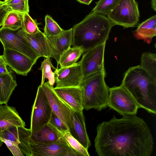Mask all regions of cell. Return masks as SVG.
Returning <instances> with one entry per match:
<instances>
[{
    "mask_svg": "<svg viewBox=\"0 0 156 156\" xmlns=\"http://www.w3.org/2000/svg\"><path fill=\"white\" fill-rule=\"evenodd\" d=\"M51 68L53 69H55L52 63L51 59L50 58H45L41 62L40 67L38 69L41 71L42 73L41 86H42L43 85L46 78L48 80L51 85L53 86L55 84V73L52 71Z\"/></svg>",
    "mask_w": 156,
    "mask_h": 156,
    "instance_id": "cell-26",
    "label": "cell"
},
{
    "mask_svg": "<svg viewBox=\"0 0 156 156\" xmlns=\"http://www.w3.org/2000/svg\"><path fill=\"white\" fill-rule=\"evenodd\" d=\"M63 136L62 134L48 122L43 128L31 133L30 144H46L55 141Z\"/></svg>",
    "mask_w": 156,
    "mask_h": 156,
    "instance_id": "cell-19",
    "label": "cell"
},
{
    "mask_svg": "<svg viewBox=\"0 0 156 156\" xmlns=\"http://www.w3.org/2000/svg\"><path fill=\"white\" fill-rule=\"evenodd\" d=\"M151 7L152 8L156 11V0H151Z\"/></svg>",
    "mask_w": 156,
    "mask_h": 156,
    "instance_id": "cell-38",
    "label": "cell"
},
{
    "mask_svg": "<svg viewBox=\"0 0 156 156\" xmlns=\"http://www.w3.org/2000/svg\"><path fill=\"white\" fill-rule=\"evenodd\" d=\"M18 140L20 142L18 147L21 151L27 156H33L30 147V136L31 132L30 129L24 126L18 127Z\"/></svg>",
    "mask_w": 156,
    "mask_h": 156,
    "instance_id": "cell-23",
    "label": "cell"
},
{
    "mask_svg": "<svg viewBox=\"0 0 156 156\" xmlns=\"http://www.w3.org/2000/svg\"><path fill=\"white\" fill-rule=\"evenodd\" d=\"M18 30H12L0 28V41L4 48H9L20 52L36 63L40 56L33 50L27 40L19 32Z\"/></svg>",
    "mask_w": 156,
    "mask_h": 156,
    "instance_id": "cell-8",
    "label": "cell"
},
{
    "mask_svg": "<svg viewBox=\"0 0 156 156\" xmlns=\"http://www.w3.org/2000/svg\"><path fill=\"white\" fill-rule=\"evenodd\" d=\"M3 55L7 65L18 75L27 76L35 64L25 55L11 49L4 48Z\"/></svg>",
    "mask_w": 156,
    "mask_h": 156,
    "instance_id": "cell-13",
    "label": "cell"
},
{
    "mask_svg": "<svg viewBox=\"0 0 156 156\" xmlns=\"http://www.w3.org/2000/svg\"><path fill=\"white\" fill-rule=\"evenodd\" d=\"M41 23H38L36 19H32L29 13H25L23 14V22L21 29L26 33L34 34L41 31L38 26Z\"/></svg>",
    "mask_w": 156,
    "mask_h": 156,
    "instance_id": "cell-31",
    "label": "cell"
},
{
    "mask_svg": "<svg viewBox=\"0 0 156 156\" xmlns=\"http://www.w3.org/2000/svg\"><path fill=\"white\" fill-rule=\"evenodd\" d=\"M25 126V123L13 107L0 104V132L12 127Z\"/></svg>",
    "mask_w": 156,
    "mask_h": 156,
    "instance_id": "cell-18",
    "label": "cell"
},
{
    "mask_svg": "<svg viewBox=\"0 0 156 156\" xmlns=\"http://www.w3.org/2000/svg\"><path fill=\"white\" fill-rule=\"evenodd\" d=\"M45 25L44 27V35L47 37L56 35L63 30L58 23L49 15L45 17Z\"/></svg>",
    "mask_w": 156,
    "mask_h": 156,
    "instance_id": "cell-30",
    "label": "cell"
},
{
    "mask_svg": "<svg viewBox=\"0 0 156 156\" xmlns=\"http://www.w3.org/2000/svg\"><path fill=\"white\" fill-rule=\"evenodd\" d=\"M107 16L114 25L124 28L134 27L140 17L138 3L135 0H119Z\"/></svg>",
    "mask_w": 156,
    "mask_h": 156,
    "instance_id": "cell-5",
    "label": "cell"
},
{
    "mask_svg": "<svg viewBox=\"0 0 156 156\" xmlns=\"http://www.w3.org/2000/svg\"><path fill=\"white\" fill-rule=\"evenodd\" d=\"M80 3L89 5L93 0H76Z\"/></svg>",
    "mask_w": 156,
    "mask_h": 156,
    "instance_id": "cell-37",
    "label": "cell"
},
{
    "mask_svg": "<svg viewBox=\"0 0 156 156\" xmlns=\"http://www.w3.org/2000/svg\"><path fill=\"white\" fill-rule=\"evenodd\" d=\"M133 35L137 39L143 40L149 44L156 35V15L151 17L140 24Z\"/></svg>",
    "mask_w": 156,
    "mask_h": 156,
    "instance_id": "cell-20",
    "label": "cell"
},
{
    "mask_svg": "<svg viewBox=\"0 0 156 156\" xmlns=\"http://www.w3.org/2000/svg\"><path fill=\"white\" fill-rule=\"evenodd\" d=\"M63 135L66 132L69 131L67 128L61 120L52 112L48 122Z\"/></svg>",
    "mask_w": 156,
    "mask_h": 156,
    "instance_id": "cell-33",
    "label": "cell"
},
{
    "mask_svg": "<svg viewBox=\"0 0 156 156\" xmlns=\"http://www.w3.org/2000/svg\"><path fill=\"white\" fill-rule=\"evenodd\" d=\"M42 87L52 112L61 120L70 132L72 122V108L58 95L48 81L44 82Z\"/></svg>",
    "mask_w": 156,
    "mask_h": 156,
    "instance_id": "cell-10",
    "label": "cell"
},
{
    "mask_svg": "<svg viewBox=\"0 0 156 156\" xmlns=\"http://www.w3.org/2000/svg\"><path fill=\"white\" fill-rule=\"evenodd\" d=\"M119 0H99L92 12L104 16L108 15L115 7Z\"/></svg>",
    "mask_w": 156,
    "mask_h": 156,
    "instance_id": "cell-29",
    "label": "cell"
},
{
    "mask_svg": "<svg viewBox=\"0 0 156 156\" xmlns=\"http://www.w3.org/2000/svg\"><path fill=\"white\" fill-rule=\"evenodd\" d=\"M140 67L154 80L156 81V54L145 52L141 55Z\"/></svg>",
    "mask_w": 156,
    "mask_h": 156,
    "instance_id": "cell-24",
    "label": "cell"
},
{
    "mask_svg": "<svg viewBox=\"0 0 156 156\" xmlns=\"http://www.w3.org/2000/svg\"><path fill=\"white\" fill-rule=\"evenodd\" d=\"M105 72L92 74L82 82L80 86L83 91L84 109L88 110L94 109L98 111L108 106L109 87L105 80Z\"/></svg>",
    "mask_w": 156,
    "mask_h": 156,
    "instance_id": "cell-4",
    "label": "cell"
},
{
    "mask_svg": "<svg viewBox=\"0 0 156 156\" xmlns=\"http://www.w3.org/2000/svg\"><path fill=\"white\" fill-rule=\"evenodd\" d=\"M94 140L99 156H151L154 141L145 122L136 115H114L97 127Z\"/></svg>",
    "mask_w": 156,
    "mask_h": 156,
    "instance_id": "cell-1",
    "label": "cell"
},
{
    "mask_svg": "<svg viewBox=\"0 0 156 156\" xmlns=\"http://www.w3.org/2000/svg\"><path fill=\"white\" fill-rule=\"evenodd\" d=\"M84 52L83 50L79 47L69 48L60 57L59 64L60 67H67L74 65Z\"/></svg>",
    "mask_w": 156,
    "mask_h": 156,
    "instance_id": "cell-22",
    "label": "cell"
},
{
    "mask_svg": "<svg viewBox=\"0 0 156 156\" xmlns=\"http://www.w3.org/2000/svg\"><path fill=\"white\" fill-rule=\"evenodd\" d=\"M52 111L42 86L37 89L31 112L30 129L31 133L43 128L49 122Z\"/></svg>",
    "mask_w": 156,
    "mask_h": 156,
    "instance_id": "cell-7",
    "label": "cell"
},
{
    "mask_svg": "<svg viewBox=\"0 0 156 156\" xmlns=\"http://www.w3.org/2000/svg\"><path fill=\"white\" fill-rule=\"evenodd\" d=\"M121 85L133 97L140 108L156 113V81L140 66L131 67L126 72Z\"/></svg>",
    "mask_w": 156,
    "mask_h": 156,
    "instance_id": "cell-3",
    "label": "cell"
},
{
    "mask_svg": "<svg viewBox=\"0 0 156 156\" xmlns=\"http://www.w3.org/2000/svg\"><path fill=\"white\" fill-rule=\"evenodd\" d=\"M17 86L11 71L0 74V104L7 105Z\"/></svg>",
    "mask_w": 156,
    "mask_h": 156,
    "instance_id": "cell-21",
    "label": "cell"
},
{
    "mask_svg": "<svg viewBox=\"0 0 156 156\" xmlns=\"http://www.w3.org/2000/svg\"><path fill=\"white\" fill-rule=\"evenodd\" d=\"M114 25L105 16L91 12L72 28V45L84 52L105 42Z\"/></svg>",
    "mask_w": 156,
    "mask_h": 156,
    "instance_id": "cell-2",
    "label": "cell"
},
{
    "mask_svg": "<svg viewBox=\"0 0 156 156\" xmlns=\"http://www.w3.org/2000/svg\"><path fill=\"white\" fill-rule=\"evenodd\" d=\"M3 142L0 139V147L3 144Z\"/></svg>",
    "mask_w": 156,
    "mask_h": 156,
    "instance_id": "cell-40",
    "label": "cell"
},
{
    "mask_svg": "<svg viewBox=\"0 0 156 156\" xmlns=\"http://www.w3.org/2000/svg\"><path fill=\"white\" fill-rule=\"evenodd\" d=\"M63 137L66 140L69 146L77 153L78 156H89L90 155L86 148L71 134L67 131L63 135Z\"/></svg>",
    "mask_w": 156,
    "mask_h": 156,
    "instance_id": "cell-28",
    "label": "cell"
},
{
    "mask_svg": "<svg viewBox=\"0 0 156 156\" xmlns=\"http://www.w3.org/2000/svg\"><path fill=\"white\" fill-rule=\"evenodd\" d=\"M4 142L9 150L14 156H24L23 154L21 151L18 147L10 141L3 140Z\"/></svg>",
    "mask_w": 156,
    "mask_h": 156,
    "instance_id": "cell-34",
    "label": "cell"
},
{
    "mask_svg": "<svg viewBox=\"0 0 156 156\" xmlns=\"http://www.w3.org/2000/svg\"><path fill=\"white\" fill-rule=\"evenodd\" d=\"M72 122L70 132L72 135L88 149L91 143L86 130L84 117L83 111L72 109Z\"/></svg>",
    "mask_w": 156,
    "mask_h": 156,
    "instance_id": "cell-16",
    "label": "cell"
},
{
    "mask_svg": "<svg viewBox=\"0 0 156 156\" xmlns=\"http://www.w3.org/2000/svg\"><path fill=\"white\" fill-rule=\"evenodd\" d=\"M3 5L8 11H13L22 14L29 13L28 0H4Z\"/></svg>",
    "mask_w": 156,
    "mask_h": 156,
    "instance_id": "cell-27",
    "label": "cell"
},
{
    "mask_svg": "<svg viewBox=\"0 0 156 156\" xmlns=\"http://www.w3.org/2000/svg\"><path fill=\"white\" fill-rule=\"evenodd\" d=\"M3 6V1H0V9Z\"/></svg>",
    "mask_w": 156,
    "mask_h": 156,
    "instance_id": "cell-39",
    "label": "cell"
},
{
    "mask_svg": "<svg viewBox=\"0 0 156 156\" xmlns=\"http://www.w3.org/2000/svg\"><path fill=\"white\" fill-rule=\"evenodd\" d=\"M18 31L27 40L32 48L41 57H51V49L43 33L40 31L35 34H30L21 28Z\"/></svg>",
    "mask_w": 156,
    "mask_h": 156,
    "instance_id": "cell-17",
    "label": "cell"
},
{
    "mask_svg": "<svg viewBox=\"0 0 156 156\" xmlns=\"http://www.w3.org/2000/svg\"><path fill=\"white\" fill-rule=\"evenodd\" d=\"M23 14L13 11H9L1 28L12 30H16L21 28L23 24Z\"/></svg>",
    "mask_w": 156,
    "mask_h": 156,
    "instance_id": "cell-25",
    "label": "cell"
},
{
    "mask_svg": "<svg viewBox=\"0 0 156 156\" xmlns=\"http://www.w3.org/2000/svg\"><path fill=\"white\" fill-rule=\"evenodd\" d=\"M46 37L51 49V57L56 61L57 63V67H58L61 55L72 45L73 29L72 28L67 30L63 29L56 35Z\"/></svg>",
    "mask_w": 156,
    "mask_h": 156,
    "instance_id": "cell-14",
    "label": "cell"
},
{
    "mask_svg": "<svg viewBox=\"0 0 156 156\" xmlns=\"http://www.w3.org/2000/svg\"><path fill=\"white\" fill-rule=\"evenodd\" d=\"M106 42L101 44L84 52L80 65L83 80L89 76L100 72H105L104 56Z\"/></svg>",
    "mask_w": 156,
    "mask_h": 156,
    "instance_id": "cell-9",
    "label": "cell"
},
{
    "mask_svg": "<svg viewBox=\"0 0 156 156\" xmlns=\"http://www.w3.org/2000/svg\"><path fill=\"white\" fill-rule=\"evenodd\" d=\"M108 105L122 116L136 115L140 108L131 94L121 85L109 88Z\"/></svg>",
    "mask_w": 156,
    "mask_h": 156,
    "instance_id": "cell-6",
    "label": "cell"
},
{
    "mask_svg": "<svg viewBox=\"0 0 156 156\" xmlns=\"http://www.w3.org/2000/svg\"><path fill=\"white\" fill-rule=\"evenodd\" d=\"M7 66L3 55H0V74L9 71Z\"/></svg>",
    "mask_w": 156,
    "mask_h": 156,
    "instance_id": "cell-35",
    "label": "cell"
},
{
    "mask_svg": "<svg viewBox=\"0 0 156 156\" xmlns=\"http://www.w3.org/2000/svg\"><path fill=\"white\" fill-rule=\"evenodd\" d=\"M33 156H78L62 136L46 144H31Z\"/></svg>",
    "mask_w": 156,
    "mask_h": 156,
    "instance_id": "cell-11",
    "label": "cell"
},
{
    "mask_svg": "<svg viewBox=\"0 0 156 156\" xmlns=\"http://www.w3.org/2000/svg\"><path fill=\"white\" fill-rule=\"evenodd\" d=\"M54 73L56 88L80 86L83 81L81 66L78 62L70 66L57 67Z\"/></svg>",
    "mask_w": 156,
    "mask_h": 156,
    "instance_id": "cell-12",
    "label": "cell"
},
{
    "mask_svg": "<svg viewBox=\"0 0 156 156\" xmlns=\"http://www.w3.org/2000/svg\"><path fill=\"white\" fill-rule=\"evenodd\" d=\"M0 139L2 141H10L18 146L20 142L18 140V127H12L0 132Z\"/></svg>",
    "mask_w": 156,
    "mask_h": 156,
    "instance_id": "cell-32",
    "label": "cell"
},
{
    "mask_svg": "<svg viewBox=\"0 0 156 156\" xmlns=\"http://www.w3.org/2000/svg\"><path fill=\"white\" fill-rule=\"evenodd\" d=\"M58 95L73 110L79 111L84 109L83 91L80 86L54 88Z\"/></svg>",
    "mask_w": 156,
    "mask_h": 156,
    "instance_id": "cell-15",
    "label": "cell"
},
{
    "mask_svg": "<svg viewBox=\"0 0 156 156\" xmlns=\"http://www.w3.org/2000/svg\"><path fill=\"white\" fill-rule=\"evenodd\" d=\"M8 11L3 5L0 9V27L2 26L5 17Z\"/></svg>",
    "mask_w": 156,
    "mask_h": 156,
    "instance_id": "cell-36",
    "label": "cell"
}]
</instances>
